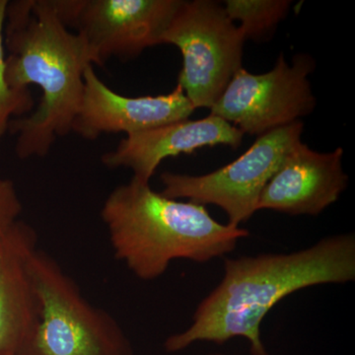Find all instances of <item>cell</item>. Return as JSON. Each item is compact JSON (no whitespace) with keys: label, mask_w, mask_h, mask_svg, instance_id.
<instances>
[{"label":"cell","mask_w":355,"mask_h":355,"mask_svg":"<svg viewBox=\"0 0 355 355\" xmlns=\"http://www.w3.org/2000/svg\"><path fill=\"white\" fill-rule=\"evenodd\" d=\"M58 18L83 37L94 65L128 60L161 44L182 0H51Z\"/></svg>","instance_id":"ba28073f"},{"label":"cell","mask_w":355,"mask_h":355,"mask_svg":"<svg viewBox=\"0 0 355 355\" xmlns=\"http://www.w3.org/2000/svg\"><path fill=\"white\" fill-rule=\"evenodd\" d=\"M287 0H226L224 10L231 20L240 21L245 41L272 36L291 8Z\"/></svg>","instance_id":"4fadbf2b"},{"label":"cell","mask_w":355,"mask_h":355,"mask_svg":"<svg viewBox=\"0 0 355 355\" xmlns=\"http://www.w3.org/2000/svg\"><path fill=\"white\" fill-rule=\"evenodd\" d=\"M6 23L7 83L14 90L36 85L42 91L38 108L13 119L8 132L16 135L17 157H44L58 137L71 132L92 55L58 18L51 0L8 2Z\"/></svg>","instance_id":"7a4b0ae2"},{"label":"cell","mask_w":355,"mask_h":355,"mask_svg":"<svg viewBox=\"0 0 355 355\" xmlns=\"http://www.w3.org/2000/svg\"><path fill=\"white\" fill-rule=\"evenodd\" d=\"M30 270L39 296L40 319L17 355H133L120 324L91 304L50 254L37 249Z\"/></svg>","instance_id":"277c9868"},{"label":"cell","mask_w":355,"mask_h":355,"mask_svg":"<svg viewBox=\"0 0 355 355\" xmlns=\"http://www.w3.org/2000/svg\"><path fill=\"white\" fill-rule=\"evenodd\" d=\"M303 128L299 121L266 132L240 157L209 174L163 173L161 193L173 200L216 205L227 214L228 224L240 227L258 211L263 189L286 154L301 141Z\"/></svg>","instance_id":"8992f818"},{"label":"cell","mask_w":355,"mask_h":355,"mask_svg":"<svg viewBox=\"0 0 355 355\" xmlns=\"http://www.w3.org/2000/svg\"><path fill=\"white\" fill-rule=\"evenodd\" d=\"M354 280L355 236L350 233L291 254L226 259L220 284L198 306L193 324L165 340V349L178 352L198 342L222 345L245 338L252 355H270L261 324L277 303L308 287Z\"/></svg>","instance_id":"6da1fadb"},{"label":"cell","mask_w":355,"mask_h":355,"mask_svg":"<svg viewBox=\"0 0 355 355\" xmlns=\"http://www.w3.org/2000/svg\"><path fill=\"white\" fill-rule=\"evenodd\" d=\"M343 148L320 153L299 141L266 184L258 210L291 216H318L340 198L347 186Z\"/></svg>","instance_id":"30bf717a"},{"label":"cell","mask_w":355,"mask_h":355,"mask_svg":"<svg viewBox=\"0 0 355 355\" xmlns=\"http://www.w3.org/2000/svg\"><path fill=\"white\" fill-rule=\"evenodd\" d=\"M80 105L71 132L94 140L104 133L144 132L189 120L195 107L178 85L166 95L127 97L114 92L96 73L94 65L84 70Z\"/></svg>","instance_id":"9c48e42d"},{"label":"cell","mask_w":355,"mask_h":355,"mask_svg":"<svg viewBox=\"0 0 355 355\" xmlns=\"http://www.w3.org/2000/svg\"><path fill=\"white\" fill-rule=\"evenodd\" d=\"M315 69L310 55H298L288 64L280 55L275 67L263 74L240 69L210 114L220 116L243 133L265 135L300 121L316 106L308 76Z\"/></svg>","instance_id":"52a82bcc"},{"label":"cell","mask_w":355,"mask_h":355,"mask_svg":"<svg viewBox=\"0 0 355 355\" xmlns=\"http://www.w3.org/2000/svg\"><path fill=\"white\" fill-rule=\"evenodd\" d=\"M36 231L18 220L0 239V355H17L36 331L40 300L30 270Z\"/></svg>","instance_id":"7c38bea8"},{"label":"cell","mask_w":355,"mask_h":355,"mask_svg":"<svg viewBox=\"0 0 355 355\" xmlns=\"http://www.w3.org/2000/svg\"><path fill=\"white\" fill-rule=\"evenodd\" d=\"M101 218L114 257L142 280L158 279L179 259L207 263L221 258L250 235L214 220L205 205L165 197L135 178L110 193Z\"/></svg>","instance_id":"3957f363"},{"label":"cell","mask_w":355,"mask_h":355,"mask_svg":"<svg viewBox=\"0 0 355 355\" xmlns=\"http://www.w3.org/2000/svg\"><path fill=\"white\" fill-rule=\"evenodd\" d=\"M8 2L7 0H0V142L8 132L12 116L21 118L27 116L34 106L30 90H14L7 83L3 30Z\"/></svg>","instance_id":"5bb4252c"},{"label":"cell","mask_w":355,"mask_h":355,"mask_svg":"<svg viewBox=\"0 0 355 355\" xmlns=\"http://www.w3.org/2000/svg\"><path fill=\"white\" fill-rule=\"evenodd\" d=\"M207 355H224V354H207Z\"/></svg>","instance_id":"2e32d148"},{"label":"cell","mask_w":355,"mask_h":355,"mask_svg":"<svg viewBox=\"0 0 355 355\" xmlns=\"http://www.w3.org/2000/svg\"><path fill=\"white\" fill-rule=\"evenodd\" d=\"M244 35L224 7L210 0L183 1L161 39L183 58L178 85L195 109H211L242 69Z\"/></svg>","instance_id":"5b68a950"},{"label":"cell","mask_w":355,"mask_h":355,"mask_svg":"<svg viewBox=\"0 0 355 355\" xmlns=\"http://www.w3.org/2000/svg\"><path fill=\"white\" fill-rule=\"evenodd\" d=\"M22 210L15 184L11 180L0 178V239L19 220Z\"/></svg>","instance_id":"9a60e30c"},{"label":"cell","mask_w":355,"mask_h":355,"mask_svg":"<svg viewBox=\"0 0 355 355\" xmlns=\"http://www.w3.org/2000/svg\"><path fill=\"white\" fill-rule=\"evenodd\" d=\"M244 133L220 116L210 114L200 120H184L132 133L116 148L103 154L110 169L128 168L132 178L149 183L166 158L191 154L202 147L228 146L237 148Z\"/></svg>","instance_id":"8fae6325"}]
</instances>
